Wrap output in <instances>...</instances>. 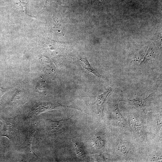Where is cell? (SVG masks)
Segmentation results:
<instances>
[{
	"label": "cell",
	"instance_id": "1",
	"mask_svg": "<svg viewBox=\"0 0 162 162\" xmlns=\"http://www.w3.org/2000/svg\"><path fill=\"white\" fill-rule=\"evenodd\" d=\"M112 89H108V90L99 96L96 102L91 105H96L98 110L102 111L103 107V105L105 103L108 97L111 93Z\"/></svg>",
	"mask_w": 162,
	"mask_h": 162
},
{
	"label": "cell",
	"instance_id": "2",
	"mask_svg": "<svg viewBox=\"0 0 162 162\" xmlns=\"http://www.w3.org/2000/svg\"><path fill=\"white\" fill-rule=\"evenodd\" d=\"M70 117L68 119H62L58 121H53L48 120L49 122V129L52 132L57 131L63 127L64 122L69 120Z\"/></svg>",
	"mask_w": 162,
	"mask_h": 162
},
{
	"label": "cell",
	"instance_id": "3",
	"mask_svg": "<svg viewBox=\"0 0 162 162\" xmlns=\"http://www.w3.org/2000/svg\"><path fill=\"white\" fill-rule=\"evenodd\" d=\"M151 95L147 98L140 100H129L130 104L134 105L137 108H142L146 106L149 104V99H150Z\"/></svg>",
	"mask_w": 162,
	"mask_h": 162
},
{
	"label": "cell",
	"instance_id": "4",
	"mask_svg": "<svg viewBox=\"0 0 162 162\" xmlns=\"http://www.w3.org/2000/svg\"><path fill=\"white\" fill-rule=\"evenodd\" d=\"M80 60L83 63V67L92 73L94 76L98 78L105 79V77L100 74L97 71L92 67L88 60L86 59L82 58L80 59Z\"/></svg>",
	"mask_w": 162,
	"mask_h": 162
},
{
	"label": "cell",
	"instance_id": "5",
	"mask_svg": "<svg viewBox=\"0 0 162 162\" xmlns=\"http://www.w3.org/2000/svg\"><path fill=\"white\" fill-rule=\"evenodd\" d=\"M76 152L77 155L80 158H84L85 156V153L83 148L78 144H75Z\"/></svg>",
	"mask_w": 162,
	"mask_h": 162
},
{
	"label": "cell",
	"instance_id": "6",
	"mask_svg": "<svg viewBox=\"0 0 162 162\" xmlns=\"http://www.w3.org/2000/svg\"><path fill=\"white\" fill-rule=\"evenodd\" d=\"M17 4H18V6L21 7V9L23 11H26V7L27 4L26 3H23L21 1L17 3Z\"/></svg>",
	"mask_w": 162,
	"mask_h": 162
}]
</instances>
